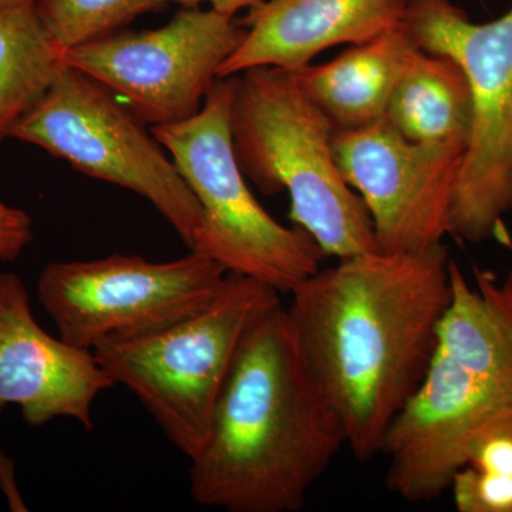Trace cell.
<instances>
[{"label":"cell","mask_w":512,"mask_h":512,"mask_svg":"<svg viewBox=\"0 0 512 512\" xmlns=\"http://www.w3.org/2000/svg\"><path fill=\"white\" fill-rule=\"evenodd\" d=\"M146 126L110 90L64 64L9 137L43 148L89 177L136 192L191 249L202 227L200 202Z\"/></svg>","instance_id":"obj_8"},{"label":"cell","mask_w":512,"mask_h":512,"mask_svg":"<svg viewBox=\"0 0 512 512\" xmlns=\"http://www.w3.org/2000/svg\"><path fill=\"white\" fill-rule=\"evenodd\" d=\"M37 0H0V8H16V6L36 5Z\"/></svg>","instance_id":"obj_22"},{"label":"cell","mask_w":512,"mask_h":512,"mask_svg":"<svg viewBox=\"0 0 512 512\" xmlns=\"http://www.w3.org/2000/svg\"><path fill=\"white\" fill-rule=\"evenodd\" d=\"M13 467H15V463H13L12 458L0 451V487L8 497L10 508L13 511H26L25 503L20 497L18 487H16Z\"/></svg>","instance_id":"obj_21"},{"label":"cell","mask_w":512,"mask_h":512,"mask_svg":"<svg viewBox=\"0 0 512 512\" xmlns=\"http://www.w3.org/2000/svg\"><path fill=\"white\" fill-rule=\"evenodd\" d=\"M33 237V220L28 212L0 200V261L18 259L32 244Z\"/></svg>","instance_id":"obj_19"},{"label":"cell","mask_w":512,"mask_h":512,"mask_svg":"<svg viewBox=\"0 0 512 512\" xmlns=\"http://www.w3.org/2000/svg\"><path fill=\"white\" fill-rule=\"evenodd\" d=\"M333 153L346 183L365 202L380 251L443 244L464 148L414 143L383 119L336 130Z\"/></svg>","instance_id":"obj_11"},{"label":"cell","mask_w":512,"mask_h":512,"mask_svg":"<svg viewBox=\"0 0 512 512\" xmlns=\"http://www.w3.org/2000/svg\"><path fill=\"white\" fill-rule=\"evenodd\" d=\"M281 293L228 272L200 311L141 338L93 350L114 384L137 397L168 440L192 458L210 433L212 413L249 329L281 305Z\"/></svg>","instance_id":"obj_5"},{"label":"cell","mask_w":512,"mask_h":512,"mask_svg":"<svg viewBox=\"0 0 512 512\" xmlns=\"http://www.w3.org/2000/svg\"><path fill=\"white\" fill-rule=\"evenodd\" d=\"M113 386L92 350L37 323L23 279L0 272V413L16 406L30 427L72 419L93 431L94 400Z\"/></svg>","instance_id":"obj_12"},{"label":"cell","mask_w":512,"mask_h":512,"mask_svg":"<svg viewBox=\"0 0 512 512\" xmlns=\"http://www.w3.org/2000/svg\"><path fill=\"white\" fill-rule=\"evenodd\" d=\"M501 292H503L504 298L512 306V272L508 275L507 281L501 286Z\"/></svg>","instance_id":"obj_23"},{"label":"cell","mask_w":512,"mask_h":512,"mask_svg":"<svg viewBox=\"0 0 512 512\" xmlns=\"http://www.w3.org/2000/svg\"><path fill=\"white\" fill-rule=\"evenodd\" d=\"M414 49L402 26L349 46L328 63L292 72L335 130H356L386 117L394 86Z\"/></svg>","instance_id":"obj_14"},{"label":"cell","mask_w":512,"mask_h":512,"mask_svg":"<svg viewBox=\"0 0 512 512\" xmlns=\"http://www.w3.org/2000/svg\"><path fill=\"white\" fill-rule=\"evenodd\" d=\"M232 92V77L218 79L195 116L150 127L151 133L202 208L200 235L190 251L231 274L291 293L319 271L325 254L308 232L271 217L249 190L232 146Z\"/></svg>","instance_id":"obj_6"},{"label":"cell","mask_w":512,"mask_h":512,"mask_svg":"<svg viewBox=\"0 0 512 512\" xmlns=\"http://www.w3.org/2000/svg\"><path fill=\"white\" fill-rule=\"evenodd\" d=\"M227 275L224 266L197 252L168 262L113 254L45 266L37 298L64 342L93 352L103 343L141 338L200 311Z\"/></svg>","instance_id":"obj_9"},{"label":"cell","mask_w":512,"mask_h":512,"mask_svg":"<svg viewBox=\"0 0 512 512\" xmlns=\"http://www.w3.org/2000/svg\"><path fill=\"white\" fill-rule=\"evenodd\" d=\"M247 28L234 16L188 6L161 28L114 32L70 47L64 63L110 90L150 127L195 116Z\"/></svg>","instance_id":"obj_10"},{"label":"cell","mask_w":512,"mask_h":512,"mask_svg":"<svg viewBox=\"0 0 512 512\" xmlns=\"http://www.w3.org/2000/svg\"><path fill=\"white\" fill-rule=\"evenodd\" d=\"M402 26L417 49L450 56L466 74L473 120L448 235L480 244L512 211V5L474 23L453 0H406Z\"/></svg>","instance_id":"obj_7"},{"label":"cell","mask_w":512,"mask_h":512,"mask_svg":"<svg viewBox=\"0 0 512 512\" xmlns=\"http://www.w3.org/2000/svg\"><path fill=\"white\" fill-rule=\"evenodd\" d=\"M346 434L299 352L284 306L249 329L190 458L195 503L229 512H298Z\"/></svg>","instance_id":"obj_2"},{"label":"cell","mask_w":512,"mask_h":512,"mask_svg":"<svg viewBox=\"0 0 512 512\" xmlns=\"http://www.w3.org/2000/svg\"><path fill=\"white\" fill-rule=\"evenodd\" d=\"M170 0H37L43 25L64 50L119 32Z\"/></svg>","instance_id":"obj_18"},{"label":"cell","mask_w":512,"mask_h":512,"mask_svg":"<svg viewBox=\"0 0 512 512\" xmlns=\"http://www.w3.org/2000/svg\"><path fill=\"white\" fill-rule=\"evenodd\" d=\"M444 244L340 259L296 286L285 308L299 352L360 461L380 454L416 392L453 295Z\"/></svg>","instance_id":"obj_1"},{"label":"cell","mask_w":512,"mask_h":512,"mask_svg":"<svg viewBox=\"0 0 512 512\" xmlns=\"http://www.w3.org/2000/svg\"><path fill=\"white\" fill-rule=\"evenodd\" d=\"M64 52L36 5L0 8V143L55 82Z\"/></svg>","instance_id":"obj_16"},{"label":"cell","mask_w":512,"mask_h":512,"mask_svg":"<svg viewBox=\"0 0 512 512\" xmlns=\"http://www.w3.org/2000/svg\"><path fill=\"white\" fill-rule=\"evenodd\" d=\"M231 136L239 168L265 195L288 192L296 227L339 259L380 251L365 202L333 153L335 127L292 70L232 76Z\"/></svg>","instance_id":"obj_4"},{"label":"cell","mask_w":512,"mask_h":512,"mask_svg":"<svg viewBox=\"0 0 512 512\" xmlns=\"http://www.w3.org/2000/svg\"><path fill=\"white\" fill-rule=\"evenodd\" d=\"M406 0H265L248 10L247 35L220 79L255 67L296 70L330 47L359 45L402 28Z\"/></svg>","instance_id":"obj_13"},{"label":"cell","mask_w":512,"mask_h":512,"mask_svg":"<svg viewBox=\"0 0 512 512\" xmlns=\"http://www.w3.org/2000/svg\"><path fill=\"white\" fill-rule=\"evenodd\" d=\"M450 490L458 512H512V421L474 444Z\"/></svg>","instance_id":"obj_17"},{"label":"cell","mask_w":512,"mask_h":512,"mask_svg":"<svg viewBox=\"0 0 512 512\" xmlns=\"http://www.w3.org/2000/svg\"><path fill=\"white\" fill-rule=\"evenodd\" d=\"M453 295L423 380L384 436L386 487L409 503L450 490L488 431L512 421V306L491 272L468 284L451 259Z\"/></svg>","instance_id":"obj_3"},{"label":"cell","mask_w":512,"mask_h":512,"mask_svg":"<svg viewBox=\"0 0 512 512\" xmlns=\"http://www.w3.org/2000/svg\"><path fill=\"white\" fill-rule=\"evenodd\" d=\"M384 119L414 143L466 151L473 106L460 64L416 47L394 86Z\"/></svg>","instance_id":"obj_15"},{"label":"cell","mask_w":512,"mask_h":512,"mask_svg":"<svg viewBox=\"0 0 512 512\" xmlns=\"http://www.w3.org/2000/svg\"><path fill=\"white\" fill-rule=\"evenodd\" d=\"M265 0H170V3L188 8V6L208 5V8L215 9L217 12L237 18L238 13L244 10H251L255 6L261 5Z\"/></svg>","instance_id":"obj_20"}]
</instances>
